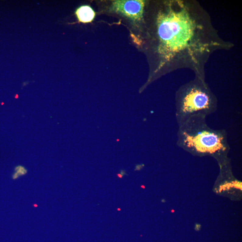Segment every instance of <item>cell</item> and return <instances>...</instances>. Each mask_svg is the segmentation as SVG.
I'll list each match as a JSON object with an SVG mask.
<instances>
[{
  "label": "cell",
  "instance_id": "cell-1",
  "mask_svg": "<svg viewBox=\"0 0 242 242\" xmlns=\"http://www.w3.org/2000/svg\"><path fill=\"white\" fill-rule=\"evenodd\" d=\"M177 145L193 155L225 159L230 150L227 132L211 128L206 116H192L178 124Z\"/></svg>",
  "mask_w": 242,
  "mask_h": 242
},
{
  "label": "cell",
  "instance_id": "cell-2",
  "mask_svg": "<svg viewBox=\"0 0 242 242\" xmlns=\"http://www.w3.org/2000/svg\"><path fill=\"white\" fill-rule=\"evenodd\" d=\"M217 110L216 100L205 87L193 85L185 88L176 100L175 117L177 124L195 115L207 116Z\"/></svg>",
  "mask_w": 242,
  "mask_h": 242
},
{
  "label": "cell",
  "instance_id": "cell-3",
  "mask_svg": "<svg viewBox=\"0 0 242 242\" xmlns=\"http://www.w3.org/2000/svg\"><path fill=\"white\" fill-rule=\"evenodd\" d=\"M193 34L192 23L184 12L171 11L162 16L158 27L161 41L172 50H179L186 46Z\"/></svg>",
  "mask_w": 242,
  "mask_h": 242
},
{
  "label": "cell",
  "instance_id": "cell-4",
  "mask_svg": "<svg viewBox=\"0 0 242 242\" xmlns=\"http://www.w3.org/2000/svg\"><path fill=\"white\" fill-rule=\"evenodd\" d=\"M144 7L142 1H117L113 2L112 9L132 19L139 20L142 18Z\"/></svg>",
  "mask_w": 242,
  "mask_h": 242
},
{
  "label": "cell",
  "instance_id": "cell-5",
  "mask_svg": "<svg viewBox=\"0 0 242 242\" xmlns=\"http://www.w3.org/2000/svg\"><path fill=\"white\" fill-rule=\"evenodd\" d=\"M75 14L79 21L83 23L91 22L95 16L93 10L88 5H82L78 8Z\"/></svg>",
  "mask_w": 242,
  "mask_h": 242
},
{
  "label": "cell",
  "instance_id": "cell-6",
  "mask_svg": "<svg viewBox=\"0 0 242 242\" xmlns=\"http://www.w3.org/2000/svg\"><path fill=\"white\" fill-rule=\"evenodd\" d=\"M15 171L19 176L25 175L27 173V170L22 166H19L16 167Z\"/></svg>",
  "mask_w": 242,
  "mask_h": 242
},
{
  "label": "cell",
  "instance_id": "cell-7",
  "mask_svg": "<svg viewBox=\"0 0 242 242\" xmlns=\"http://www.w3.org/2000/svg\"><path fill=\"white\" fill-rule=\"evenodd\" d=\"M120 174H121L122 177H123L124 175H128V174H127L126 173V170H120Z\"/></svg>",
  "mask_w": 242,
  "mask_h": 242
},
{
  "label": "cell",
  "instance_id": "cell-8",
  "mask_svg": "<svg viewBox=\"0 0 242 242\" xmlns=\"http://www.w3.org/2000/svg\"><path fill=\"white\" fill-rule=\"evenodd\" d=\"M19 177V175H18V174H17L16 173H14V174H13V176H12V177H13V178L14 179H17V178H18V177Z\"/></svg>",
  "mask_w": 242,
  "mask_h": 242
},
{
  "label": "cell",
  "instance_id": "cell-9",
  "mask_svg": "<svg viewBox=\"0 0 242 242\" xmlns=\"http://www.w3.org/2000/svg\"><path fill=\"white\" fill-rule=\"evenodd\" d=\"M117 177H119V178H122V176L120 174H117Z\"/></svg>",
  "mask_w": 242,
  "mask_h": 242
},
{
  "label": "cell",
  "instance_id": "cell-10",
  "mask_svg": "<svg viewBox=\"0 0 242 242\" xmlns=\"http://www.w3.org/2000/svg\"><path fill=\"white\" fill-rule=\"evenodd\" d=\"M34 206H35V207H37V205H34Z\"/></svg>",
  "mask_w": 242,
  "mask_h": 242
},
{
  "label": "cell",
  "instance_id": "cell-11",
  "mask_svg": "<svg viewBox=\"0 0 242 242\" xmlns=\"http://www.w3.org/2000/svg\"><path fill=\"white\" fill-rule=\"evenodd\" d=\"M117 210H120V209H117Z\"/></svg>",
  "mask_w": 242,
  "mask_h": 242
}]
</instances>
